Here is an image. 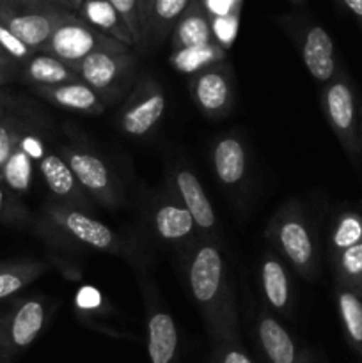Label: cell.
<instances>
[{"instance_id":"1","label":"cell","mask_w":362,"mask_h":363,"mask_svg":"<svg viewBox=\"0 0 362 363\" xmlns=\"http://www.w3.org/2000/svg\"><path fill=\"white\" fill-rule=\"evenodd\" d=\"M181 272L209 337L216 344L240 342L238 303L222 252V240L199 236L183 250Z\"/></svg>"},{"instance_id":"2","label":"cell","mask_w":362,"mask_h":363,"mask_svg":"<svg viewBox=\"0 0 362 363\" xmlns=\"http://www.w3.org/2000/svg\"><path fill=\"white\" fill-rule=\"evenodd\" d=\"M32 233L62 250H92L99 254L126 255L123 238L109 225L92 218L89 211L50 201L35 216Z\"/></svg>"},{"instance_id":"3","label":"cell","mask_w":362,"mask_h":363,"mask_svg":"<svg viewBox=\"0 0 362 363\" xmlns=\"http://www.w3.org/2000/svg\"><path fill=\"white\" fill-rule=\"evenodd\" d=\"M265 238L275 254L305 280L319 275V248L316 234L297 199H287L270 218Z\"/></svg>"},{"instance_id":"4","label":"cell","mask_w":362,"mask_h":363,"mask_svg":"<svg viewBox=\"0 0 362 363\" xmlns=\"http://www.w3.org/2000/svg\"><path fill=\"white\" fill-rule=\"evenodd\" d=\"M57 303L43 293L16 298L0 314V363H13L38 339L55 314Z\"/></svg>"},{"instance_id":"5","label":"cell","mask_w":362,"mask_h":363,"mask_svg":"<svg viewBox=\"0 0 362 363\" xmlns=\"http://www.w3.org/2000/svg\"><path fill=\"white\" fill-rule=\"evenodd\" d=\"M59 152L70 165L82 190L96 206L105 209H117L123 206V183L98 151L89 147L80 138H73L71 142L60 144Z\"/></svg>"},{"instance_id":"6","label":"cell","mask_w":362,"mask_h":363,"mask_svg":"<svg viewBox=\"0 0 362 363\" xmlns=\"http://www.w3.org/2000/svg\"><path fill=\"white\" fill-rule=\"evenodd\" d=\"M102 101L116 105L137 80V55L130 50H96L71 66Z\"/></svg>"},{"instance_id":"7","label":"cell","mask_w":362,"mask_h":363,"mask_svg":"<svg viewBox=\"0 0 362 363\" xmlns=\"http://www.w3.org/2000/svg\"><path fill=\"white\" fill-rule=\"evenodd\" d=\"M322 110L353 165L361 163V110L353 84L343 67L323 85Z\"/></svg>"},{"instance_id":"8","label":"cell","mask_w":362,"mask_h":363,"mask_svg":"<svg viewBox=\"0 0 362 363\" xmlns=\"http://www.w3.org/2000/svg\"><path fill=\"white\" fill-rule=\"evenodd\" d=\"M165 110L167 96L160 82L149 73H142L117 112V128L126 137L144 138L155 131Z\"/></svg>"},{"instance_id":"9","label":"cell","mask_w":362,"mask_h":363,"mask_svg":"<svg viewBox=\"0 0 362 363\" xmlns=\"http://www.w3.org/2000/svg\"><path fill=\"white\" fill-rule=\"evenodd\" d=\"M73 14L75 11L59 6L0 0V21L35 52H43L53 30Z\"/></svg>"},{"instance_id":"10","label":"cell","mask_w":362,"mask_h":363,"mask_svg":"<svg viewBox=\"0 0 362 363\" xmlns=\"http://www.w3.org/2000/svg\"><path fill=\"white\" fill-rule=\"evenodd\" d=\"M96 50H130V46L94 28L78 14H73L53 30L43 52L73 66Z\"/></svg>"},{"instance_id":"11","label":"cell","mask_w":362,"mask_h":363,"mask_svg":"<svg viewBox=\"0 0 362 363\" xmlns=\"http://www.w3.org/2000/svg\"><path fill=\"white\" fill-rule=\"evenodd\" d=\"M188 92L199 112L208 119L229 116L236 99L233 69L220 60L195 71L188 80Z\"/></svg>"},{"instance_id":"12","label":"cell","mask_w":362,"mask_h":363,"mask_svg":"<svg viewBox=\"0 0 362 363\" xmlns=\"http://www.w3.org/2000/svg\"><path fill=\"white\" fill-rule=\"evenodd\" d=\"M284 27L290 30L309 74L323 85L332 80L339 66L336 62V50H334V41L329 32L322 25L311 23V21L300 23L298 20H293Z\"/></svg>"},{"instance_id":"13","label":"cell","mask_w":362,"mask_h":363,"mask_svg":"<svg viewBox=\"0 0 362 363\" xmlns=\"http://www.w3.org/2000/svg\"><path fill=\"white\" fill-rule=\"evenodd\" d=\"M148 223L162 243L185 250L199 238L197 225L188 209L167 190L151 202Z\"/></svg>"},{"instance_id":"14","label":"cell","mask_w":362,"mask_h":363,"mask_svg":"<svg viewBox=\"0 0 362 363\" xmlns=\"http://www.w3.org/2000/svg\"><path fill=\"white\" fill-rule=\"evenodd\" d=\"M209 165L216 183L231 195H240L248 184L251 155L238 133L220 135L213 140L209 147Z\"/></svg>"},{"instance_id":"15","label":"cell","mask_w":362,"mask_h":363,"mask_svg":"<svg viewBox=\"0 0 362 363\" xmlns=\"http://www.w3.org/2000/svg\"><path fill=\"white\" fill-rule=\"evenodd\" d=\"M167 190L188 209L195 225H197L199 236L220 240L215 209H213L199 177L188 167L176 165L170 169Z\"/></svg>"},{"instance_id":"16","label":"cell","mask_w":362,"mask_h":363,"mask_svg":"<svg viewBox=\"0 0 362 363\" xmlns=\"http://www.w3.org/2000/svg\"><path fill=\"white\" fill-rule=\"evenodd\" d=\"M142 298L148 314V351L151 363H172L177 353V328L156 293L155 284L141 279Z\"/></svg>"},{"instance_id":"17","label":"cell","mask_w":362,"mask_h":363,"mask_svg":"<svg viewBox=\"0 0 362 363\" xmlns=\"http://www.w3.org/2000/svg\"><path fill=\"white\" fill-rule=\"evenodd\" d=\"M45 130L46 123H41L25 131L0 172V183L20 197L31 190L34 165H38L39 160L48 151L45 142Z\"/></svg>"},{"instance_id":"18","label":"cell","mask_w":362,"mask_h":363,"mask_svg":"<svg viewBox=\"0 0 362 363\" xmlns=\"http://www.w3.org/2000/svg\"><path fill=\"white\" fill-rule=\"evenodd\" d=\"M38 170L41 174V179L45 183L46 190L52 195V201L60 204L75 206L85 211H91L94 208V202L89 199V195L82 190L77 177L71 172L66 160L60 156L59 151H46L45 156L39 160Z\"/></svg>"},{"instance_id":"19","label":"cell","mask_w":362,"mask_h":363,"mask_svg":"<svg viewBox=\"0 0 362 363\" xmlns=\"http://www.w3.org/2000/svg\"><path fill=\"white\" fill-rule=\"evenodd\" d=\"M259 287L266 305L273 312L290 318L293 311V284L287 264L273 252H265L259 262Z\"/></svg>"},{"instance_id":"20","label":"cell","mask_w":362,"mask_h":363,"mask_svg":"<svg viewBox=\"0 0 362 363\" xmlns=\"http://www.w3.org/2000/svg\"><path fill=\"white\" fill-rule=\"evenodd\" d=\"M32 92L45 101L52 103L70 112L99 116L105 112L106 105L85 82H66L59 85H31Z\"/></svg>"},{"instance_id":"21","label":"cell","mask_w":362,"mask_h":363,"mask_svg":"<svg viewBox=\"0 0 362 363\" xmlns=\"http://www.w3.org/2000/svg\"><path fill=\"white\" fill-rule=\"evenodd\" d=\"M215 41L212 30V16L202 0H192L177 23L170 32V45L174 52L208 45Z\"/></svg>"},{"instance_id":"22","label":"cell","mask_w":362,"mask_h":363,"mask_svg":"<svg viewBox=\"0 0 362 363\" xmlns=\"http://www.w3.org/2000/svg\"><path fill=\"white\" fill-rule=\"evenodd\" d=\"M258 340L270 363H297V347L287 330L273 318L272 312L261 308L258 314Z\"/></svg>"},{"instance_id":"23","label":"cell","mask_w":362,"mask_h":363,"mask_svg":"<svg viewBox=\"0 0 362 363\" xmlns=\"http://www.w3.org/2000/svg\"><path fill=\"white\" fill-rule=\"evenodd\" d=\"M20 77L28 87L31 85H59L80 80L70 64L46 52H35L27 62L21 64Z\"/></svg>"},{"instance_id":"24","label":"cell","mask_w":362,"mask_h":363,"mask_svg":"<svg viewBox=\"0 0 362 363\" xmlns=\"http://www.w3.org/2000/svg\"><path fill=\"white\" fill-rule=\"evenodd\" d=\"M78 11H80L82 20L87 21L89 25L130 48L135 46L130 28L109 0H82Z\"/></svg>"},{"instance_id":"25","label":"cell","mask_w":362,"mask_h":363,"mask_svg":"<svg viewBox=\"0 0 362 363\" xmlns=\"http://www.w3.org/2000/svg\"><path fill=\"white\" fill-rule=\"evenodd\" d=\"M41 123H45V121L35 110L28 108L27 103L14 106V108L7 110L6 113L0 116V172H2L7 158L14 151L25 131Z\"/></svg>"},{"instance_id":"26","label":"cell","mask_w":362,"mask_h":363,"mask_svg":"<svg viewBox=\"0 0 362 363\" xmlns=\"http://www.w3.org/2000/svg\"><path fill=\"white\" fill-rule=\"evenodd\" d=\"M52 264L38 259H18L0 262V300L21 293L25 287L45 275Z\"/></svg>"},{"instance_id":"27","label":"cell","mask_w":362,"mask_h":363,"mask_svg":"<svg viewBox=\"0 0 362 363\" xmlns=\"http://www.w3.org/2000/svg\"><path fill=\"white\" fill-rule=\"evenodd\" d=\"M190 2L192 0H155L146 30V48L153 50L163 45Z\"/></svg>"},{"instance_id":"28","label":"cell","mask_w":362,"mask_h":363,"mask_svg":"<svg viewBox=\"0 0 362 363\" xmlns=\"http://www.w3.org/2000/svg\"><path fill=\"white\" fill-rule=\"evenodd\" d=\"M336 303L346 339L355 351H362V293L336 284Z\"/></svg>"},{"instance_id":"29","label":"cell","mask_w":362,"mask_h":363,"mask_svg":"<svg viewBox=\"0 0 362 363\" xmlns=\"http://www.w3.org/2000/svg\"><path fill=\"white\" fill-rule=\"evenodd\" d=\"M362 241V209H344L334 218L329 233V257Z\"/></svg>"},{"instance_id":"30","label":"cell","mask_w":362,"mask_h":363,"mask_svg":"<svg viewBox=\"0 0 362 363\" xmlns=\"http://www.w3.org/2000/svg\"><path fill=\"white\" fill-rule=\"evenodd\" d=\"M336 284L362 291V241L330 259Z\"/></svg>"},{"instance_id":"31","label":"cell","mask_w":362,"mask_h":363,"mask_svg":"<svg viewBox=\"0 0 362 363\" xmlns=\"http://www.w3.org/2000/svg\"><path fill=\"white\" fill-rule=\"evenodd\" d=\"M224 59H226V50L219 43L213 41L208 45L194 46V48L177 50L172 55V64L176 66V69L195 73V71L202 69L209 64L220 62Z\"/></svg>"},{"instance_id":"32","label":"cell","mask_w":362,"mask_h":363,"mask_svg":"<svg viewBox=\"0 0 362 363\" xmlns=\"http://www.w3.org/2000/svg\"><path fill=\"white\" fill-rule=\"evenodd\" d=\"M35 216L28 211L20 195L11 191L0 183V223L13 229L31 230L34 227Z\"/></svg>"},{"instance_id":"33","label":"cell","mask_w":362,"mask_h":363,"mask_svg":"<svg viewBox=\"0 0 362 363\" xmlns=\"http://www.w3.org/2000/svg\"><path fill=\"white\" fill-rule=\"evenodd\" d=\"M109 2L116 7L117 13L123 16L124 23H126L128 28H130L137 52L138 53L148 52V50H146L144 30H142L141 11H138V0H109Z\"/></svg>"},{"instance_id":"34","label":"cell","mask_w":362,"mask_h":363,"mask_svg":"<svg viewBox=\"0 0 362 363\" xmlns=\"http://www.w3.org/2000/svg\"><path fill=\"white\" fill-rule=\"evenodd\" d=\"M0 48L11 57V59L16 60L18 64H25L32 55L35 53V50H32L31 46L25 45L13 30H11L7 25H4L0 21Z\"/></svg>"},{"instance_id":"35","label":"cell","mask_w":362,"mask_h":363,"mask_svg":"<svg viewBox=\"0 0 362 363\" xmlns=\"http://www.w3.org/2000/svg\"><path fill=\"white\" fill-rule=\"evenodd\" d=\"M238 18L240 13L224 14V16H212V30L215 41L222 46L224 50L233 45L238 32Z\"/></svg>"},{"instance_id":"36","label":"cell","mask_w":362,"mask_h":363,"mask_svg":"<svg viewBox=\"0 0 362 363\" xmlns=\"http://www.w3.org/2000/svg\"><path fill=\"white\" fill-rule=\"evenodd\" d=\"M216 363H254L236 342L216 344Z\"/></svg>"},{"instance_id":"37","label":"cell","mask_w":362,"mask_h":363,"mask_svg":"<svg viewBox=\"0 0 362 363\" xmlns=\"http://www.w3.org/2000/svg\"><path fill=\"white\" fill-rule=\"evenodd\" d=\"M20 77V64L0 50V87L11 84Z\"/></svg>"},{"instance_id":"38","label":"cell","mask_w":362,"mask_h":363,"mask_svg":"<svg viewBox=\"0 0 362 363\" xmlns=\"http://www.w3.org/2000/svg\"><path fill=\"white\" fill-rule=\"evenodd\" d=\"M209 16L240 13V0H202Z\"/></svg>"},{"instance_id":"39","label":"cell","mask_w":362,"mask_h":363,"mask_svg":"<svg viewBox=\"0 0 362 363\" xmlns=\"http://www.w3.org/2000/svg\"><path fill=\"white\" fill-rule=\"evenodd\" d=\"M21 4H39V6H59L70 11H78L82 0H16Z\"/></svg>"},{"instance_id":"40","label":"cell","mask_w":362,"mask_h":363,"mask_svg":"<svg viewBox=\"0 0 362 363\" xmlns=\"http://www.w3.org/2000/svg\"><path fill=\"white\" fill-rule=\"evenodd\" d=\"M337 2L357 20L358 27L362 30V0H337Z\"/></svg>"},{"instance_id":"41","label":"cell","mask_w":362,"mask_h":363,"mask_svg":"<svg viewBox=\"0 0 362 363\" xmlns=\"http://www.w3.org/2000/svg\"><path fill=\"white\" fill-rule=\"evenodd\" d=\"M23 103L25 101H20V99L14 98L13 94H9V92H6L0 89V116H2V113H6L7 110L14 108V106L23 105Z\"/></svg>"},{"instance_id":"42","label":"cell","mask_w":362,"mask_h":363,"mask_svg":"<svg viewBox=\"0 0 362 363\" xmlns=\"http://www.w3.org/2000/svg\"><path fill=\"white\" fill-rule=\"evenodd\" d=\"M153 4L155 0H138V11H141V21H142V30H144V41H146V30H148V21L149 14H151ZM148 50V48H146Z\"/></svg>"},{"instance_id":"43","label":"cell","mask_w":362,"mask_h":363,"mask_svg":"<svg viewBox=\"0 0 362 363\" xmlns=\"http://www.w3.org/2000/svg\"><path fill=\"white\" fill-rule=\"evenodd\" d=\"M358 110H361V158H362V103H358Z\"/></svg>"},{"instance_id":"44","label":"cell","mask_w":362,"mask_h":363,"mask_svg":"<svg viewBox=\"0 0 362 363\" xmlns=\"http://www.w3.org/2000/svg\"><path fill=\"white\" fill-rule=\"evenodd\" d=\"M297 363H309V360H307V357H305V354H304V357H302V358H300V360H297Z\"/></svg>"},{"instance_id":"45","label":"cell","mask_w":362,"mask_h":363,"mask_svg":"<svg viewBox=\"0 0 362 363\" xmlns=\"http://www.w3.org/2000/svg\"><path fill=\"white\" fill-rule=\"evenodd\" d=\"M290 2L297 4V6H302V4H304V2H305V0H290Z\"/></svg>"},{"instance_id":"46","label":"cell","mask_w":362,"mask_h":363,"mask_svg":"<svg viewBox=\"0 0 362 363\" xmlns=\"http://www.w3.org/2000/svg\"><path fill=\"white\" fill-rule=\"evenodd\" d=\"M361 293H362V291H361ZM361 353H362V351H361Z\"/></svg>"},{"instance_id":"47","label":"cell","mask_w":362,"mask_h":363,"mask_svg":"<svg viewBox=\"0 0 362 363\" xmlns=\"http://www.w3.org/2000/svg\"><path fill=\"white\" fill-rule=\"evenodd\" d=\"M0 50H2V48H0Z\"/></svg>"}]
</instances>
